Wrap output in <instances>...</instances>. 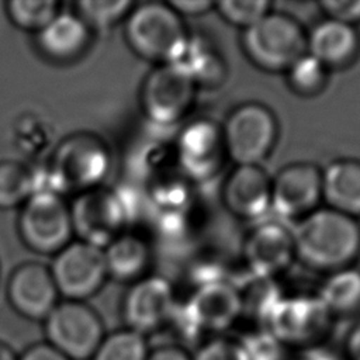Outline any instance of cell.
Instances as JSON below:
<instances>
[{"label": "cell", "instance_id": "cell-1", "mask_svg": "<svg viewBox=\"0 0 360 360\" xmlns=\"http://www.w3.org/2000/svg\"><path fill=\"white\" fill-rule=\"evenodd\" d=\"M295 259L325 273L349 269L360 255L357 219L328 207L301 218L291 229Z\"/></svg>", "mask_w": 360, "mask_h": 360}, {"label": "cell", "instance_id": "cell-2", "mask_svg": "<svg viewBox=\"0 0 360 360\" xmlns=\"http://www.w3.org/2000/svg\"><path fill=\"white\" fill-rule=\"evenodd\" d=\"M124 38L129 49L155 65L181 59L190 34L173 7L162 1L134 4L124 21Z\"/></svg>", "mask_w": 360, "mask_h": 360}, {"label": "cell", "instance_id": "cell-3", "mask_svg": "<svg viewBox=\"0 0 360 360\" xmlns=\"http://www.w3.org/2000/svg\"><path fill=\"white\" fill-rule=\"evenodd\" d=\"M110 170V152L105 142L91 132H75L52 150L48 166V186L62 193H76L100 187Z\"/></svg>", "mask_w": 360, "mask_h": 360}, {"label": "cell", "instance_id": "cell-4", "mask_svg": "<svg viewBox=\"0 0 360 360\" xmlns=\"http://www.w3.org/2000/svg\"><path fill=\"white\" fill-rule=\"evenodd\" d=\"M242 48L257 68L287 72L307 53V34L294 17L270 11L243 31Z\"/></svg>", "mask_w": 360, "mask_h": 360}, {"label": "cell", "instance_id": "cell-5", "mask_svg": "<svg viewBox=\"0 0 360 360\" xmlns=\"http://www.w3.org/2000/svg\"><path fill=\"white\" fill-rule=\"evenodd\" d=\"M17 231L34 253L56 255L75 235L70 205L55 191L35 190L20 207Z\"/></svg>", "mask_w": 360, "mask_h": 360}, {"label": "cell", "instance_id": "cell-6", "mask_svg": "<svg viewBox=\"0 0 360 360\" xmlns=\"http://www.w3.org/2000/svg\"><path fill=\"white\" fill-rule=\"evenodd\" d=\"M173 316L187 339L225 332L242 316V292L225 280L204 281Z\"/></svg>", "mask_w": 360, "mask_h": 360}, {"label": "cell", "instance_id": "cell-7", "mask_svg": "<svg viewBox=\"0 0 360 360\" xmlns=\"http://www.w3.org/2000/svg\"><path fill=\"white\" fill-rule=\"evenodd\" d=\"M197 89L193 77L179 63L156 65L141 83L139 105L150 122L173 125L193 107Z\"/></svg>", "mask_w": 360, "mask_h": 360}, {"label": "cell", "instance_id": "cell-8", "mask_svg": "<svg viewBox=\"0 0 360 360\" xmlns=\"http://www.w3.org/2000/svg\"><path fill=\"white\" fill-rule=\"evenodd\" d=\"M333 316L315 295L281 297L271 309L264 328L285 347L307 349L322 345Z\"/></svg>", "mask_w": 360, "mask_h": 360}, {"label": "cell", "instance_id": "cell-9", "mask_svg": "<svg viewBox=\"0 0 360 360\" xmlns=\"http://www.w3.org/2000/svg\"><path fill=\"white\" fill-rule=\"evenodd\" d=\"M221 128L226 155L236 166L260 165L273 150L278 135L274 114L260 103L236 107Z\"/></svg>", "mask_w": 360, "mask_h": 360}, {"label": "cell", "instance_id": "cell-10", "mask_svg": "<svg viewBox=\"0 0 360 360\" xmlns=\"http://www.w3.org/2000/svg\"><path fill=\"white\" fill-rule=\"evenodd\" d=\"M44 328L46 342L69 360L91 359L105 336L100 315L84 301H59Z\"/></svg>", "mask_w": 360, "mask_h": 360}, {"label": "cell", "instance_id": "cell-11", "mask_svg": "<svg viewBox=\"0 0 360 360\" xmlns=\"http://www.w3.org/2000/svg\"><path fill=\"white\" fill-rule=\"evenodd\" d=\"M49 270L59 295L72 301L93 297L108 278L104 250L79 239L53 255Z\"/></svg>", "mask_w": 360, "mask_h": 360}, {"label": "cell", "instance_id": "cell-12", "mask_svg": "<svg viewBox=\"0 0 360 360\" xmlns=\"http://www.w3.org/2000/svg\"><path fill=\"white\" fill-rule=\"evenodd\" d=\"M70 217L73 233L79 240L104 249L122 233L125 208L120 195L100 186L76 194L70 205Z\"/></svg>", "mask_w": 360, "mask_h": 360}, {"label": "cell", "instance_id": "cell-13", "mask_svg": "<svg viewBox=\"0 0 360 360\" xmlns=\"http://www.w3.org/2000/svg\"><path fill=\"white\" fill-rule=\"evenodd\" d=\"M322 201V170L298 162L283 167L271 179V210L288 219H301Z\"/></svg>", "mask_w": 360, "mask_h": 360}, {"label": "cell", "instance_id": "cell-14", "mask_svg": "<svg viewBox=\"0 0 360 360\" xmlns=\"http://www.w3.org/2000/svg\"><path fill=\"white\" fill-rule=\"evenodd\" d=\"M174 311L173 287L160 276H145L132 283L122 301V316L127 328L143 336L165 326Z\"/></svg>", "mask_w": 360, "mask_h": 360}, {"label": "cell", "instance_id": "cell-15", "mask_svg": "<svg viewBox=\"0 0 360 360\" xmlns=\"http://www.w3.org/2000/svg\"><path fill=\"white\" fill-rule=\"evenodd\" d=\"M176 155L180 167L191 179H212L228 158L221 125L210 120L191 122L179 134Z\"/></svg>", "mask_w": 360, "mask_h": 360}, {"label": "cell", "instance_id": "cell-16", "mask_svg": "<svg viewBox=\"0 0 360 360\" xmlns=\"http://www.w3.org/2000/svg\"><path fill=\"white\" fill-rule=\"evenodd\" d=\"M11 308L31 321H42L59 302V291L48 266L25 262L17 266L7 283Z\"/></svg>", "mask_w": 360, "mask_h": 360}, {"label": "cell", "instance_id": "cell-17", "mask_svg": "<svg viewBox=\"0 0 360 360\" xmlns=\"http://www.w3.org/2000/svg\"><path fill=\"white\" fill-rule=\"evenodd\" d=\"M243 257L257 280H271L281 274L295 259L291 229L274 221L257 225L245 240Z\"/></svg>", "mask_w": 360, "mask_h": 360}, {"label": "cell", "instance_id": "cell-18", "mask_svg": "<svg viewBox=\"0 0 360 360\" xmlns=\"http://www.w3.org/2000/svg\"><path fill=\"white\" fill-rule=\"evenodd\" d=\"M222 200L235 217L259 219L271 210V177L260 165L236 166L225 180Z\"/></svg>", "mask_w": 360, "mask_h": 360}, {"label": "cell", "instance_id": "cell-19", "mask_svg": "<svg viewBox=\"0 0 360 360\" xmlns=\"http://www.w3.org/2000/svg\"><path fill=\"white\" fill-rule=\"evenodd\" d=\"M93 31L75 11H62L34 35L35 48L49 62L73 63L87 52Z\"/></svg>", "mask_w": 360, "mask_h": 360}, {"label": "cell", "instance_id": "cell-20", "mask_svg": "<svg viewBox=\"0 0 360 360\" xmlns=\"http://www.w3.org/2000/svg\"><path fill=\"white\" fill-rule=\"evenodd\" d=\"M360 37L356 27L333 20L318 22L307 35V53L328 70L349 66L359 53Z\"/></svg>", "mask_w": 360, "mask_h": 360}, {"label": "cell", "instance_id": "cell-21", "mask_svg": "<svg viewBox=\"0 0 360 360\" xmlns=\"http://www.w3.org/2000/svg\"><path fill=\"white\" fill-rule=\"evenodd\" d=\"M322 201L330 210L360 218V160L338 159L322 170Z\"/></svg>", "mask_w": 360, "mask_h": 360}, {"label": "cell", "instance_id": "cell-22", "mask_svg": "<svg viewBox=\"0 0 360 360\" xmlns=\"http://www.w3.org/2000/svg\"><path fill=\"white\" fill-rule=\"evenodd\" d=\"M103 250L110 278L132 284L146 276L150 264V248L141 236L122 232Z\"/></svg>", "mask_w": 360, "mask_h": 360}, {"label": "cell", "instance_id": "cell-23", "mask_svg": "<svg viewBox=\"0 0 360 360\" xmlns=\"http://www.w3.org/2000/svg\"><path fill=\"white\" fill-rule=\"evenodd\" d=\"M316 295L333 318L353 315L360 309V271L349 267L330 273Z\"/></svg>", "mask_w": 360, "mask_h": 360}, {"label": "cell", "instance_id": "cell-24", "mask_svg": "<svg viewBox=\"0 0 360 360\" xmlns=\"http://www.w3.org/2000/svg\"><path fill=\"white\" fill-rule=\"evenodd\" d=\"M198 86H218L224 82L225 65L221 56L205 42L190 35L186 51L179 62Z\"/></svg>", "mask_w": 360, "mask_h": 360}, {"label": "cell", "instance_id": "cell-25", "mask_svg": "<svg viewBox=\"0 0 360 360\" xmlns=\"http://www.w3.org/2000/svg\"><path fill=\"white\" fill-rule=\"evenodd\" d=\"M37 188V174L18 160H0V210L21 207Z\"/></svg>", "mask_w": 360, "mask_h": 360}, {"label": "cell", "instance_id": "cell-26", "mask_svg": "<svg viewBox=\"0 0 360 360\" xmlns=\"http://www.w3.org/2000/svg\"><path fill=\"white\" fill-rule=\"evenodd\" d=\"M60 7L56 0H11L6 3V14L13 25L35 35L60 13Z\"/></svg>", "mask_w": 360, "mask_h": 360}, {"label": "cell", "instance_id": "cell-27", "mask_svg": "<svg viewBox=\"0 0 360 360\" xmlns=\"http://www.w3.org/2000/svg\"><path fill=\"white\" fill-rule=\"evenodd\" d=\"M135 3L129 0H80L75 13L94 31H107L125 21Z\"/></svg>", "mask_w": 360, "mask_h": 360}, {"label": "cell", "instance_id": "cell-28", "mask_svg": "<svg viewBox=\"0 0 360 360\" xmlns=\"http://www.w3.org/2000/svg\"><path fill=\"white\" fill-rule=\"evenodd\" d=\"M145 336L128 328L105 335L90 360H146Z\"/></svg>", "mask_w": 360, "mask_h": 360}, {"label": "cell", "instance_id": "cell-29", "mask_svg": "<svg viewBox=\"0 0 360 360\" xmlns=\"http://www.w3.org/2000/svg\"><path fill=\"white\" fill-rule=\"evenodd\" d=\"M328 82V69L309 53L302 55L288 70L287 83L290 89L302 97L319 94Z\"/></svg>", "mask_w": 360, "mask_h": 360}, {"label": "cell", "instance_id": "cell-30", "mask_svg": "<svg viewBox=\"0 0 360 360\" xmlns=\"http://www.w3.org/2000/svg\"><path fill=\"white\" fill-rule=\"evenodd\" d=\"M270 7L271 3L267 0H221L215 3L219 15L243 31L270 13Z\"/></svg>", "mask_w": 360, "mask_h": 360}, {"label": "cell", "instance_id": "cell-31", "mask_svg": "<svg viewBox=\"0 0 360 360\" xmlns=\"http://www.w3.org/2000/svg\"><path fill=\"white\" fill-rule=\"evenodd\" d=\"M245 347L248 360H288L290 353L266 328H255L238 338Z\"/></svg>", "mask_w": 360, "mask_h": 360}, {"label": "cell", "instance_id": "cell-32", "mask_svg": "<svg viewBox=\"0 0 360 360\" xmlns=\"http://www.w3.org/2000/svg\"><path fill=\"white\" fill-rule=\"evenodd\" d=\"M191 360H248V354L238 338L214 336L198 347Z\"/></svg>", "mask_w": 360, "mask_h": 360}, {"label": "cell", "instance_id": "cell-33", "mask_svg": "<svg viewBox=\"0 0 360 360\" xmlns=\"http://www.w3.org/2000/svg\"><path fill=\"white\" fill-rule=\"evenodd\" d=\"M319 7L329 20L352 27L360 22V0H321Z\"/></svg>", "mask_w": 360, "mask_h": 360}, {"label": "cell", "instance_id": "cell-34", "mask_svg": "<svg viewBox=\"0 0 360 360\" xmlns=\"http://www.w3.org/2000/svg\"><path fill=\"white\" fill-rule=\"evenodd\" d=\"M17 360H69L59 350L51 346L48 342L37 343L27 347L21 354L17 356Z\"/></svg>", "mask_w": 360, "mask_h": 360}, {"label": "cell", "instance_id": "cell-35", "mask_svg": "<svg viewBox=\"0 0 360 360\" xmlns=\"http://www.w3.org/2000/svg\"><path fill=\"white\" fill-rule=\"evenodd\" d=\"M169 4L181 17H198L215 7V3L210 0H173Z\"/></svg>", "mask_w": 360, "mask_h": 360}, {"label": "cell", "instance_id": "cell-36", "mask_svg": "<svg viewBox=\"0 0 360 360\" xmlns=\"http://www.w3.org/2000/svg\"><path fill=\"white\" fill-rule=\"evenodd\" d=\"M288 360H343L340 352H335L325 343L301 349L295 354H290Z\"/></svg>", "mask_w": 360, "mask_h": 360}, {"label": "cell", "instance_id": "cell-37", "mask_svg": "<svg viewBox=\"0 0 360 360\" xmlns=\"http://www.w3.org/2000/svg\"><path fill=\"white\" fill-rule=\"evenodd\" d=\"M340 354L343 360H360V319L346 332Z\"/></svg>", "mask_w": 360, "mask_h": 360}, {"label": "cell", "instance_id": "cell-38", "mask_svg": "<svg viewBox=\"0 0 360 360\" xmlns=\"http://www.w3.org/2000/svg\"><path fill=\"white\" fill-rule=\"evenodd\" d=\"M146 360H191V356L181 346L163 345L149 350Z\"/></svg>", "mask_w": 360, "mask_h": 360}, {"label": "cell", "instance_id": "cell-39", "mask_svg": "<svg viewBox=\"0 0 360 360\" xmlns=\"http://www.w3.org/2000/svg\"><path fill=\"white\" fill-rule=\"evenodd\" d=\"M17 356L7 343L0 340V360H17Z\"/></svg>", "mask_w": 360, "mask_h": 360}]
</instances>
